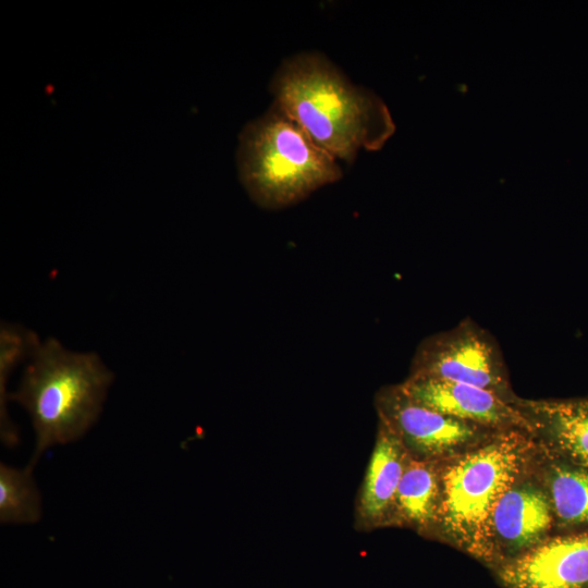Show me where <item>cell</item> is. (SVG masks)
Returning <instances> with one entry per match:
<instances>
[{"instance_id":"cell-1","label":"cell","mask_w":588,"mask_h":588,"mask_svg":"<svg viewBox=\"0 0 588 588\" xmlns=\"http://www.w3.org/2000/svg\"><path fill=\"white\" fill-rule=\"evenodd\" d=\"M270 88L273 103L338 161L352 162L362 149H380L395 131L382 99L354 85L319 52L285 59Z\"/></svg>"},{"instance_id":"cell-2","label":"cell","mask_w":588,"mask_h":588,"mask_svg":"<svg viewBox=\"0 0 588 588\" xmlns=\"http://www.w3.org/2000/svg\"><path fill=\"white\" fill-rule=\"evenodd\" d=\"M530 434L520 429L493 431L439 467L441 493L434 527L460 549L492 566V513L525 468L534 450Z\"/></svg>"},{"instance_id":"cell-3","label":"cell","mask_w":588,"mask_h":588,"mask_svg":"<svg viewBox=\"0 0 588 588\" xmlns=\"http://www.w3.org/2000/svg\"><path fill=\"white\" fill-rule=\"evenodd\" d=\"M29 359L9 400L32 418L36 448L26 467L33 470L46 449L75 441L89 429L113 375L97 354L71 352L53 338L39 342Z\"/></svg>"},{"instance_id":"cell-4","label":"cell","mask_w":588,"mask_h":588,"mask_svg":"<svg viewBox=\"0 0 588 588\" xmlns=\"http://www.w3.org/2000/svg\"><path fill=\"white\" fill-rule=\"evenodd\" d=\"M236 161L248 196L271 210L295 205L342 177L339 161L274 103L243 128Z\"/></svg>"},{"instance_id":"cell-5","label":"cell","mask_w":588,"mask_h":588,"mask_svg":"<svg viewBox=\"0 0 588 588\" xmlns=\"http://www.w3.org/2000/svg\"><path fill=\"white\" fill-rule=\"evenodd\" d=\"M409 377L464 383L513 397L499 347L470 319L422 340L412 360Z\"/></svg>"},{"instance_id":"cell-6","label":"cell","mask_w":588,"mask_h":588,"mask_svg":"<svg viewBox=\"0 0 588 588\" xmlns=\"http://www.w3.org/2000/svg\"><path fill=\"white\" fill-rule=\"evenodd\" d=\"M375 406L379 421L401 440L415 460L437 462L458 455L498 431L424 406L411 399L400 384L380 389Z\"/></svg>"},{"instance_id":"cell-7","label":"cell","mask_w":588,"mask_h":588,"mask_svg":"<svg viewBox=\"0 0 588 588\" xmlns=\"http://www.w3.org/2000/svg\"><path fill=\"white\" fill-rule=\"evenodd\" d=\"M400 385L414 401L444 415L491 430L520 429L534 434L516 397L475 385L422 377H408Z\"/></svg>"},{"instance_id":"cell-8","label":"cell","mask_w":588,"mask_h":588,"mask_svg":"<svg viewBox=\"0 0 588 588\" xmlns=\"http://www.w3.org/2000/svg\"><path fill=\"white\" fill-rule=\"evenodd\" d=\"M495 575L503 588H588V531L543 540Z\"/></svg>"},{"instance_id":"cell-9","label":"cell","mask_w":588,"mask_h":588,"mask_svg":"<svg viewBox=\"0 0 588 588\" xmlns=\"http://www.w3.org/2000/svg\"><path fill=\"white\" fill-rule=\"evenodd\" d=\"M553 520L546 490L528 481L512 485L491 517L494 568L542 542Z\"/></svg>"},{"instance_id":"cell-10","label":"cell","mask_w":588,"mask_h":588,"mask_svg":"<svg viewBox=\"0 0 588 588\" xmlns=\"http://www.w3.org/2000/svg\"><path fill=\"white\" fill-rule=\"evenodd\" d=\"M409 457L401 440L379 421L375 448L355 501L356 529L393 524L395 498Z\"/></svg>"},{"instance_id":"cell-11","label":"cell","mask_w":588,"mask_h":588,"mask_svg":"<svg viewBox=\"0 0 588 588\" xmlns=\"http://www.w3.org/2000/svg\"><path fill=\"white\" fill-rule=\"evenodd\" d=\"M534 434H540L573 465L588 471V399L526 401L516 399Z\"/></svg>"},{"instance_id":"cell-12","label":"cell","mask_w":588,"mask_h":588,"mask_svg":"<svg viewBox=\"0 0 588 588\" xmlns=\"http://www.w3.org/2000/svg\"><path fill=\"white\" fill-rule=\"evenodd\" d=\"M440 493L437 462L409 457L395 498L393 524L430 530L436 524Z\"/></svg>"},{"instance_id":"cell-13","label":"cell","mask_w":588,"mask_h":588,"mask_svg":"<svg viewBox=\"0 0 588 588\" xmlns=\"http://www.w3.org/2000/svg\"><path fill=\"white\" fill-rule=\"evenodd\" d=\"M547 494L553 518L563 527L588 526V471L573 464L552 466Z\"/></svg>"},{"instance_id":"cell-14","label":"cell","mask_w":588,"mask_h":588,"mask_svg":"<svg viewBox=\"0 0 588 588\" xmlns=\"http://www.w3.org/2000/svg\"><path fill=\"white\" fill-rule=\"evenodd\" d=\"M33 470L0 465V522L33 524L40 519L41 499Z\"/></svg>"},{"instance_id":"cell-15","label":"cell","mask_w":588,"mask_h":588,"mask_svg":"<svg viewBox=\"0 0 588 588\" xmlns=\"http://www.w3.org/2000/svg\"><path fill=\"white\" fill-rule=\"evenodd\" d=\"M39 339L33 331L13 323H2L0 329V419L1 437L7 445L17 443V432L11 422L7 402L9 393L7 383L9 375L19 363L29 358L39 343Z\"/></svg>"}]
</instances>
